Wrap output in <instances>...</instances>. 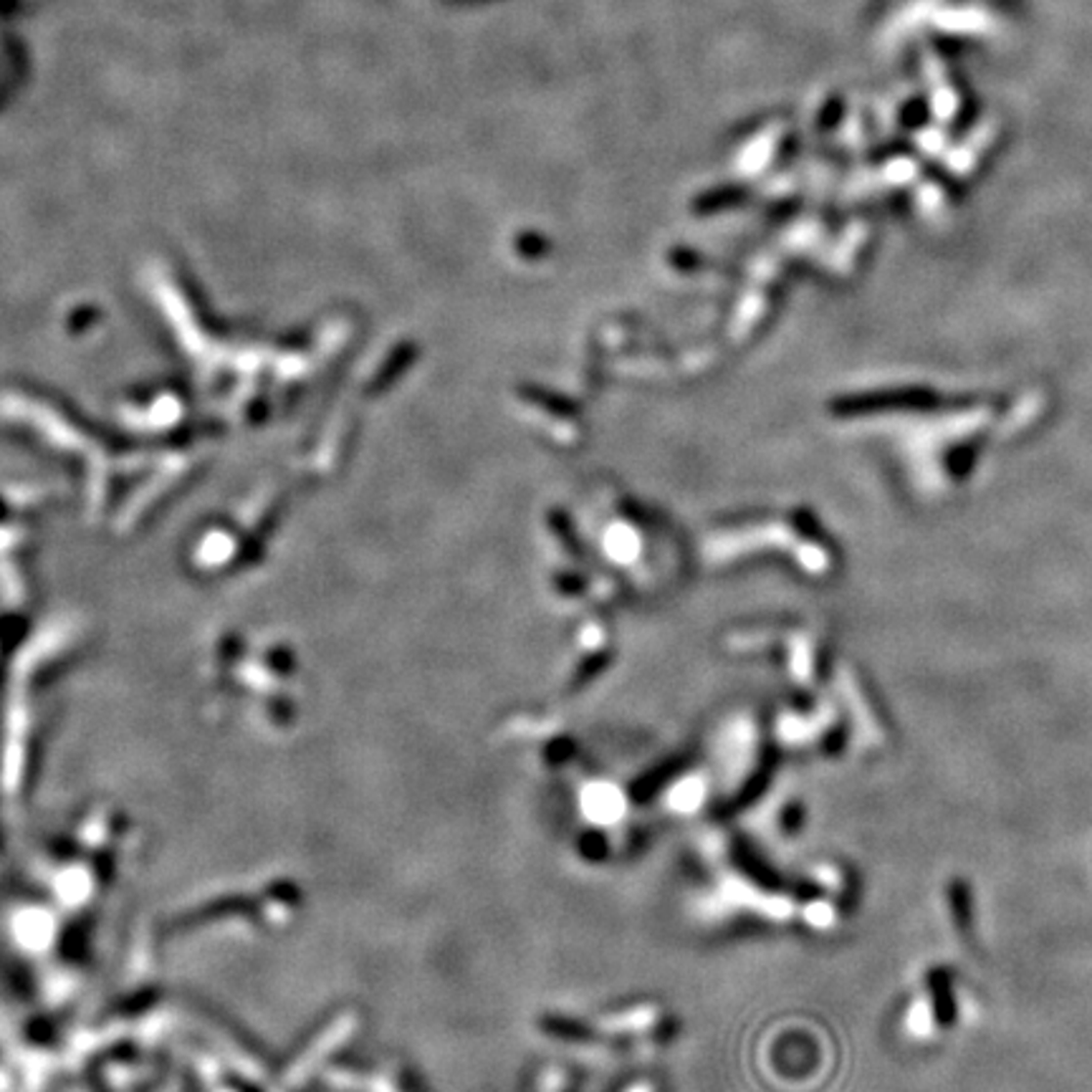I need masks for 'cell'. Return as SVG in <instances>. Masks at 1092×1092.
<instances>
[{"instance_id": "6da1fadb", "label": "cell", "mask_w": 1092, "mask_h": 1092, "mask_svg": "<svg viewBox=\"0 0 1092 1092\" xmlns=\"http://www.w3.org/2000/svg\"><path fill=\"white\" fill-rule=\"evenodd\" d=\"M931 999H934V1014L939 1025L948 1026L956 1022V999H953L951 974L946 969H934L926 979Z\"/></svg>"}, {"instance_id": "7a4b0ae2", "label": "cell", "mask_w": 1092, "mask_h": 1092, "mask_svg": "<svg viewBox=\"0 0 1092 1092\" xmlns=\"http://www.w3.org/2000/svg\"><path fill=\"white\" fill-rule=\"evenodd\" d=\"M946 897H948V908H951L953 923H956V928L961 931V934L969 936L971 928H974V897H971L969 885H966L964 880H951L946 888Z\"/></svg>"}]
</instances>
